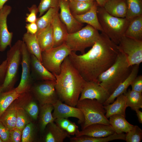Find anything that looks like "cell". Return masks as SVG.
Segmentation results:
<instances>
[{"label": "cell", "instance_id": "1", "mask_svg": "<svg viewBox=\"0 0 142 142\" xmlns=\"http://www.w3.org/2000/svg\"><path fill=\"white\" fill-rule=\"evenodd\" d=\"M119 52L118 45L101 32L87 52L78 55L72 52L68 57L72 65L85 81L97 82L99 75L115 62Z\"/></svg>", "mask_w": 142, "mask_h": 142}, {"label": "cell", "instance_id": "2", "mask_svg": "<svg viewBox=\"0 0 142 142\" xmlns=\"http://www.w3.org/2000/svg\"><path fill=\"white\" fill-rule=\"evenodd\" d=\"M55 76V89L59 100L64 103L75 107L86 82L70 63L68 56L61 65V71Z\"/></svg>", "mask_w": 142, "mask_h": 142}, {"label": "cell", "instance_id": "3", "mask_svg": "<svg viewBox=\"0 0 142 142\" xmlns=\"http://www.w3.org/2000/svg\"><path fill=\"white\" fill-rule=\"evenodd\" d=\"M132 67L129 65L125 55L119 51L115 62L99 75L97 82L110 95L129 76Z\"/></svg>", "mask_w": 142, "mask_h": 142}, {"label": "cell", "instance_id": "4", "mask_svg": "<svg viewBox=\"0 0 142 142\" xmlns=\"http://www.w3.org/2000/svg\"><path fill=\"white\" fill-rule=\"evenodd\" d=\"M97 14L103 32L118 45L124 36L129 21L125 18L113 16L107 12L103 7L98 6Z\"/></svg>", "mask_w": 142, "mask_h": 142}, {"label": "cell", "instance_id": "5", "mask_svg": "<svg viewBox=\"0 0 142 142\" xmlns=\"http://www.w3.org/2000/svg\"><path fill=\"white\" fill-rule=\"evenodd\" d=\"M99 35L98 30L88 24L78 31L68 33L64 43L72 52L79 51L82 54L86 48L93 45Z\"/></svg>", "mask_w": 142, "mask_h": 142}, {"label": "cell", "instance_id": "6", "mask_svg": "<svg viewBox=\"0 0 142 142\" xmlns=\"http://www.w3.org/2000/svg\"><path fill=\"white\" fill-rule=\"evenodd\" d=\"M84 115V120L81 125L82 129L96 123L110 125L109 120L105 116L104 105L95 99H85L78 101L76 106Z\"/></svg>", "mask_w": 142, "mask_h": 142}, {"label": "cell", "instance_id": "7", "mask_svg": "<svg viewBox=\"0 0 142 142\" xmlns=\"http://www.w3.org/2000/svg\"><path fill=\"white\" fill-rule=\"evenodd\" d=\"M22 43V40H18L7 51V73L5 79L2 85V92L13 89L21 63Z\"/></svg>", "mask_w": 142, "mask_h": 142}, {"label": "cell", "instance_id": "8", "mask_svg": "<svg viewBox=\"0 0 142 142\" xmlns=\"http://www.w3.org/2000/svg\"><path fill=\"white\" fill-rule=\"evenodd\" d=\"M72 51L64 43L42 53V63L44 67L53 74H59L61 65L65 58Z\"/></svg>", "mask_w": 142, "mask_h": 142}, {"label": "cell", "instance_id": "9", "mask_svg": "<svg viewBox=\"0 0 142 142\" xmlns=\"http://www.w3.org/2000/svg\"><path fill=\"white\" fill-rule=\"evenodd\" d=\"M55 80L39 81L32 86L30 91L40 105L53 104L59 99L55 89Z\"/></svg>", "mask_w": 142, "mask_h": 142}, {"label": "cell", "instance_id": "10", "mask_svg": "<svg viewBox=\"0 0 142 142\" xmlns=\"http://www.w3.org/2000/svg\"><path fill=\"white\" fill-rule=\"evenodd\" d=\"M119 51L126 58L129 66L139 65L142 62V40L123 36L118 45Z\"/></svg>", "mask_w": 142, "mask_h": 142}, {"label": "cell", "instance_id": "11", "mask_svg": "<svg viewBox=\"0 0 142 142\" xmlns=\"http://www.w3.org/2000/svg\"><path fill=\"white\" fill-rule=\"evenodd\" d=\"M22 55L21 64L22 70L21 80L18 85L15 88L16 92L20 94L29 91L34 81L31 74V54L23 41Z\"/></svg>", "mask_w": 142, "mask_h": 142}, {"label": "cell", "instance_id": "12", "mask_svg": "<svg viewBox=\"0 0 142 142\" xmlns=\"http://www.w3.org/2000/svg\"><path fill=\"white\" fill-rule=\"evenodd\" d=\"M79 100L85 99H95L103 104L110 95L97 81H86L82 90Z\"/></svg>", "mask_w": 142, "mask_h": 142}, {"label": "cell", "instance_id": "13", "mask_svg": "<svg viewBox=\"0 0 142 142\" xmlns=\"http://www.w3.org/2000/svg\"><path fill=\"white\" fill-rule=\"evenodd\" d=\"M12 10L11 7L4 5L0 11V51H4L8 46L11 47L13 33L9 31L7 18Z\"/></svg>", "mask_w": 142, "mask_h": 142}, {"label": "cell", "instance_id": "14", "mask_svg": "<svg viewBox=\"0 0 142 142\" xmlns=\"http://www.w3.org/2000/svg\"><path fill=\"white\" fill-rule=\"evenodd\" d=\"M53 105L54 109L52 115L55 119L58 118L68 119L69 117H72L78 119L79 124L81 125L83 123L84 116L79 108L63 103L59 99Z\"/></svg>", "mask_w": 142, "mask_h": 142}, {"label": "cell", "instance_id": "15", "mask_svg": "<svg viewBox=\"0 0 142 142\" xmlns=\"http://www.w3.org/2000/svg\"><path fill=\"white\" fill-rule=\"evenodd\" d=\"M59 7L60 9V18L65 26L68 33H74L82 28L83 23L78 21L72 14L68 0H59Z\"/></svg>", "mask_w": 142, "mask_h": 142}, {"label": "cell", "instance_id": "16", "mask_svg": "<svg viewBox=\"0 0 142 142\" xmlns=\"http://www.w3.org/2000/svg\"><path fill=\"white\" fill-rule=\"evenodd\" d=\"M31 74L34 80H55V76L48 71L34 55L31 54Z\"/></svg>", "mask_w": 142, "mask_h": 142}, {"label": "cell", "instance_id": "17", "mask_svg": "<svg viewBox=\"0 0 142 142\" xmlns=\"http://www.w3.org/2000/svg\"><path fill=\"white\" fill-rule=\"evenodd\" d=\"M115 132L110 125L96 123L90 125L81 131L79 130L75 136L87 135L94 137H103L113 134Z\"/></svg>", "mask_w": 142, "mask_h": 142}, {"label": "cell", "instance_id": "18", "mask_svg": "<svg viewBox=\"0 0 142 142\" xmlns=\"http://www.w3.org/2000/svg\"><path fill=\"white\" fill-rule=\"evenodd\" d=\"M54 39L53 47L59 46L64 43L68 33L65 25L61 21L58 12L51 23Z\"/></svg>", "mask_w": 142, "mask_h": 142}, {"label": "cell", "instance_id": "19", "mask_svg": "<svg viewBox=\"0 0 142 142\" xmlns=\"http://www.w3.org/2000/svg\"><path fill=\"white\" fill-rule=\"evenodd\" d=\"M139 65H135L132 66L131 72L128 77L116 89L113 93L103 103L104 105L113 103L118 96L125 93L128 87L137 76Z\"/></svg>", "mask_w": 142, "mask_h": 142}, {"label": "cell", "instance_id": "20", "mask_svg": "<svg viewBox=\"0 0 142 142\" xmlns=\"http://www.w3.org/2000/svg\"><path fill=\"white\" fill-rule=\"evenodd\" d=\"M116 100L111 104L104 105L106 111L105 116L108 119L111 116L119 114L125 117V111L127 107L126 98L124 94L118 96Z\"/></svg>", "mask_w": 142, "mask_h": 142}, {"label": "cell", "instance_id": "21", "mask_svg": "<svg viewBox=\"0 0 142 142\" xmlns=\"http://www.w3.org/2000/svg\"><path fill=\"white\" fill-rule=\"evenodd\" d=\"M98 6L96 2L88 11L79 15L74 16L79 22L85 23L92 26L98 31L103 32V30L99 22L97 14Z\"/></svg>", "mask_w": 142, "mask_h": 142}, {"label": "cell", "instance_id": "22", "mask_svg": "<svg viewBox=\"0 0 142 142\" xmlns=\"http://www.w3.org/2000/svg\"><path fill=\"white\" fill-rule=\"evenodd\" d=\"M48 131L45 135V142H63L70 135L67 131L59 126L54 121L48 124Z\"/></svg>", "mask_w": 142, "mask_h": 142}, {"label": "cell", "instance_id": "23", "mask_svg": "<svg viewBox=\"0 0 142 142\" xmlns=\"http://www.w3.org/2000/svg\"><path fill=\"white\" fill-rule=\"evenodd\" d=\"M103 7L113 16L121 18L126 17L127 6L125 0H108Z\"/></svg>", "mask_w": 142, "mask_h": 142}, {"label": "cell", "instance_id": "24", "mask_svg": "<svg viewBox=\"0 0 142 142\" xmlns=\"http://www.w3.org/2000/svg\"><path fill=\"white\" fill-rule=\"evenodd\" d=\"M124 36L138 40H142V15L129 21Z\"/></svg>", "mask_w": 142, "mask_h": 142}, {"label": "cell", "instance_id": "25", "mask_svg": "<svg viewBox=\"0 0 142 142\" xmlns=\"http://www.w3.org/2000/svg\"><path fill=\"white\" fill-rule=\"evenodd\" d=\"M36 35L42 52L53 47L54 39L51 24Z\"/></svg>", "mask_w": 142, "mask_h": 142}, {"label": "cell", "instance_id": "26", "mask_svg": "<svg viewBox=\"0 0 142 142\" xmlns=\"http://www.w3.org/2000/svg\"><path fill=\"white\" fill-rule=\"evenodd\" d=\"M109 118L110 125L117 134L126 133L131 130L134 126L126 120L125 117L120 115H114Z\"/></svg>", "mask_w": 142, "mask_h": 142}, {"label": "cell", "instance_id": "27", "mask_svg": "<svg viewBox=\"0 0 142 142\" xmlns=\"http://www.w3.org/2000/svg\"><path fill=\"white\" fill-rule=\"evenodd\" d=\"M23 42L31 54L36 56L42 62V53L36 34H32L27 32L22 38Z\"/></svg>", "mask_w": 142, "mask_h": 142}, {"label": "cell", "instance_id": "28", "mask_svg": "<svg viewBox=\"0 0 142 142\" xmlns=\"http://www.w3.org/2000/svg\"><path fill=\"white\" fill-rule=\"evenodd\" d=\"M54 109L53 104H45L40 105L39 123L41 131L43 132L49 123L54 121L52 112Z\"/></svg>", "mask_w": 142, "mask_h": 142}, {"label": "cell", "instance_id": "29", "mask_svg": "<svg viewBox=\"0 0 142 142\" xmlns=\"http://www.w3.org/2000/svg\"><path fill=\"white\" fill-rule=\"evenodd\" d=\"M21 94L15 88L0 93V117L12 103Z\"/></svg>", "mask_w": 142, "mask_h": 142}, {"label": "cell", "instance_id": "30", "mask_svg": "<svg viewBox=\"0 0 142 142\" xmlns=\"http://www.w3.org/2000/svg\"><path fill=\"white\" fill-rule=\"evenodd\" d=\"M126 98V104L135 111L142 108V93L129 89L124 93Z\"/></svg>", "mask_w": 142, "mask_h": 142}, {"label": "cell", "instance_id": "31", "mask_svg": "<svg viewBox=\"0 0 142 142\" xmlns=\"http://www.w3.org/2000/svg\"><path fill=\"white\" fill-rule=\"evenodd\" d=\"M59 7L51 8L43 16L37 18L36 23L38 27V31L36 35L51 24L56 14L58 12Z\"/></svg>", "mask_w": 142, "mask_h": 142}, {"label": "cell", "instance_id": "32", "mask_svg": "<svg viewBox=\"0 0 142 142\" xmlns=\"http://www.w3.org/2000/svg\"><path fill=\"white\" fill-rule=\"evenodd\" d=\"M127 12L125 18L129 21L142 15V0H125Z\"/></svg>", "mask_w": 142, "mask_h": 142}, {"label": "cell", "instance_id": "33", "mask_svg": "<svg viewBox=\"0 0 142 142\" xmlns=\"http://www.w3.org/2000/svg\"><path fill=\"white\" fill-rule=\"evenodd\" d=\"M0 120L9 131L15 129L17 120L16 110L8 108L0 116Z\"/></svg>", "mask_w": 142, "mask_h": 142}, {"label": "cell", "instance_id": "34", "mask_svg": "<svg viewBox=\"0 0 142 142\" xmlns=\"http://www.w3.org/2000/svg\"><path fill=\"white\" fill-rule=\"evenodd\" d=\"M95 1L82 2L72 0L69 1V6L73 16L83 14L88 11L94 3Z\"/></svg>", "mask_w": 142, "mask_h": 142}, {"label": "cell", "instance_id": "35", "mask_svg": "<svg viewBox=\"0 0 142 142\" xmlns=\"http://www.w3.org/2000/svg\"><path fill=\"white\" fill-rule=\"evenodd\" d=\"M17 111L16 128L22 130L25 126L31 122L28 114L24 108H19Z\"/></svg>", "mask_w": 142, "mask_h": 142}, {"label": "cell", "instance_id": "36", "mask_svg": "<svg viewBox=\"0 0 142 142\" xmlns=\"http://www.w3.org/2000/svg\"><path fill=\"white\" fill-rule=\"evenodd\" d=\"M142 139V130L137 125H134L132 129L125 134L126 142H140Z\"/></svg>", "mask_w": 142, "mask_h": 142}, {"label": "cell", "instance_id": "37", "mask_svg": "<svg viewBox=\"0 0 142 142\" xmlns=\"http://www.w3.org/2000/svg\"><path fill=\"white\" fill-rule=\"evenodd\" d=\"M59 0H40L38 7L39 17L42 16L51 8L59 7Z\"/></svg>", "mask_w": 142, "mask_h": 142}, {"label": "cell", "instance_id": "38", "mask_svg": "<svg viewBox=\"0 0 142 142\" xmlns=\"http://www.w3.org/2000/svg\"><path fill=\"white\" fill-rule=\"evenodd\" d=\"M34 128L30 122L25 126L22 131L21 141L22 142H32L34 137Z\"/></svg>", "mask_w": 142, "mask_h": 142}, {"label": "cell", "instance_id": "39", "mask_svg": "<svg viewBox=\"0 0 142 142\" xmlns=\"http://www.w3.org/2000/svg\"><path fill=\"white\" fill-rule=\"evenodd\" d=\"M24 109L31 117L34 120L38 118L39 112V108L37 104L34 102H31L27 104Z\"/></svg>", "mask_w": 142, "mask_h": 142}, {"label": "cell", "instance_id": "40", "mask_svg": "<svg viewBox=\"0 0 142 142\" xmlns=\"http://www.w3.org/2000/svg\"><path fill=\"white\" fill-rule=\"evenodd\" d=\"M27 8L29 13L26 14V22L28 23L36 22L37 18V15L38 13V7L36 4H33Z\"/></svg>", "mask_w": 142, "mask_h": 142}, {"label": "cell", "instance_id": "41", "mask_svg": "<svg viewBox=\"0 0 142 142\" xmlns=\"http://www.w3.org/2000/svg\"><path fill=\"white\" fill-rule=\"evenodd\" d=\"M22 131L16 128L9 131V142H20L21 138Z\"/></svg>", "mask_w": 142, "mask_h": 142}, {"label": "cell", "instance_id": "42", "mask_svg": "<svg viewBox=\"0 0 142 142\" xmlns=\"http://www.w3.org/2000/svg\"><path fill=\"white\" fill-rule=\"evenodd\" d=\"M132 90L142 93V76L140 75L137 76L133 80L130 85Z\"/></svg>", "mask_w": 142, "mask_h": 142}, {"label": "cell", "instance_id": "43", "mask_svg": "<svg viewBox=\"0 0 142 142\" xmlns=\"http://www.w3.org/2000/svg\"><path fill=\"white\" fill-rule=\"evenodd\" d=\"M9 131L3 124L0 120V137L3 142H8Z\"/></svg>", "mask_w": 142, "mask_h": 142}, {"label": "cell", "instance_id": "44", "mask_svg": "<svg viewBox=\"0 0 142 142\" xmlns=\"http://www.w3.org/2000/svg\"><path fill=\"white\" fill-rule=\"evenodd\" d=\"M7 60L6 59L0 64V83H3L5 79L7 69Z\"/></svg>", "mask_w": 142, "mask_h": 142}, {"label": "cell", "instance_id": "45", "mask_svg": "<svg viewBox=\"0 0 142 142\" xmlns=\"http://www.w3.org/2000/svg\"><path fill=\"white\" fill-rule=\"evenodd\" d=\"M54 122L60 128L65 130L71 121L67 118H58L55 119Z\"/></svg>", "mask_w": 142, "mask_h": 142}, {"label": "cell", "instance_id": "46", "mask_svg": "<svg viewBox=\"0 0 142 142\" xmlns=\"http://www.w3.org/2000/svg\"><path fill=\"white\" fill-rule=\"evenodd\" d=\"M25 28L27 32L32 34H36L38 31V27L36 22L26 23Z\"/></svg>", "mask_w": 142, "mask_h": 142}, {"label": "cell", "instance_id": "47", "mask_svg": "<svg viewBox=\"0 0 142 142\" xmlns=\"http://www.w3.org/2000/svg\"><path fill=\"white\" fill-rule=\"evenodd\" d=\"M65 130L70 135H75L79 130L78 126L75 123L71 121Z\"/></svg>", "mask_w": 142, "mask_h": 142}, {"label": "cell", "instance_id": "48", "mask_svg": "<svg viewBox=\"0 0 142 142\" xmlns=\"http://www.w3.org/2000/svg\"><path fill=\"white\" fill-rule=\"evenodd\" d=\"M136 113V115L138 118L139 122L141 124L142 123V112L139 110L135 111Z\"/></svg>", "mask_w": 142, "mask_h": 142}, {"label": "cell", "instance_id": "49", "mask_svg": "<svg viewBox=\"0 0 142 142\" xmlns=\"http://www.w3.org/2000/svg\"><path fill=\"white\" fill-rule=\"evenodd\" d=\"M97 3L98 6L103 7L104 4L108 0H94Z\"/></svg>", "mask_w": 142, "mask_h": 142}, {"label": "cell", "instance_id": "50", "mask_svg": "<svg viewBox=\"0 0 142 142\" xmlns=\"http://www.w3.org/2000/svg\"><path fill=\"white\" fill-rule=\"evenodd\" d=\"M9 0H0V11L6 2Z\"/></svg>", "mask_w": 142, "mask_h": 142}, {"label": "cell", "instance_id": "51", "mask_svg": "<svg viewBox=\"0 0 142 142\" xmlns=\"http://www.w3.org/2000/svg\"><path fill=\"white\" fill-rule=\"evenodd\" d=\"M74 1L82 2H90L95 1L94 0H72Z\"/></svg>", "mask_w": 142, "mask_h": 142}, {"label": "cell", "instance_id": "52", "mask_svg": "<svg viewBox=\"0 0 142 142\" xmlns=\"http://www.w3.org/2000/svg\"><path fill=\"white\" fill-rule=\"evenodd\" d=\"M3 89L2 88V85H0V93L2 92Z\"/></svg>", "mask_w": 142, "mask_h": 142}, {"label": "cell", "instance_id": "53", "mask_svg": "<svg viewBox=\"0 0 142 142\" xmlns=\"http://www.w3.org/2000/svg\"><path fill=\"white\" fill-rule=\"evenodd\" d=\"M0 142H3V141H2V140L1 139V138L0 137Z\"/></svg>", "mask_w": 142, "mask_h": 142}, {"label": "cell", "instance_id": "54", "mask_svg": "<svg viewBox=\"0 0 142 142\" xmlns=\"http://www.w3.org/2000/svg\"><path fill=\"white\" fill-rule=\"evenodd\" d=\"M69 1H71L72 0H68Z\"/></svg>", "mask_w": 142, "mask_h": 142}, {"label": "cell", "instance_id": "55", "mask_svg": "<svg viewBox=\"0 0 142 142\" xmlns=\"http://www.w3.org/2000/svg\"></svg>", "mask_w": 142, "mask_h": 142}]
</instances>
